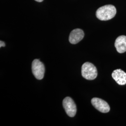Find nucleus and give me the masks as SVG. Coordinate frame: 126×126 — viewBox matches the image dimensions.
<instances>
[{"instance_id":"1","label":"nucleus","mask_w":126,"mask_h":126,"mask_svg":"<svg viewBox=\"0 0 126 126\" xmlns=\"http://www.w3.org/2000/svg\"><path fill=\"white\" fill-rule=\"evenodd\" d=\"M116 14V9L112 5H107L100 7L96 12V17L101 21H108L113 18Z\"/></svg>"},{"instance_id":"2","label":"nucleus","mask_w":126,"mask_h":126,"mask_svg":"<svg viewBox=\"0 0 126 126\" xmlns=\"http://www.w3.org/2000/svg\"><path fill=\"white\" fill-rule=\"evenodd\" d=\"M81 74L83 78L87 80H94L96 78L98 75L97 68L90 62L84 63L81 68Z\"/></svg>"},{"instance_id":"3","label":"nucleus","mask_w":126,"mask_h":126,"mask_svg":"<svg viewBox=\"0 0 126 126\" xmlns=\"http://www.w3.org/2000/svg\"><path fill=\"white\" fill-rule=\"evenodd\" d=\"M32 72L34 76L38 80L42 79L45 75V67L44 63L39 59H34L32 63Z\"/></svg>"},{"instance_id":"4","label":"nucleus","mask_w":126,"mask_h":126,"mask_svg":"<svg viewBox=\"0 0 126 126\" xmlns=\"http://www.w3.org/2000/svg\"><path fill=\"white\" fill-rule=\"evenodd\" d=\"M63 106L65 112L69 117H74L77 112L76 105L73 100L69 97L65 98L63 101Z\"/></svg>"},{"instance_id":"5","label":"nucleus","mask_w":126,"mask_h":126,"mask_svg":"<svg viewBox=\"0 0 126 126\" xmlns=\"http://www.w3.org/2000/svg\"><path fill=\"white\" fill-rule=\"evenodd\" d=\"M91 103L95 108L101 113H108L110 111L109 105L103 99L98 98H94L91 100Z\"/></svg>"},{"instance_id":"6","label":"nucleus","mask_w":126,"mask_h":126,"mask_svg":"<svg viewBox=\"0 0 126 126\" xmlns=\"http://www.w3.org/2000/svg\"><path fill=\"white\" fill-rule=\"evenodd\" d=\"M84 36L85 34L83 30L80 29H74L70 34L69 41L72 44H77L83 39Z\"/></svg>"},{"instance_id":"7","label":"nucleus","mask_w":126,"mask_h":126,"mask_svg":"<svg viewBox=\"0 0 126 126\" xmlns=\"http://www.w3.org/2000/svg\"><path fill=\"white\" fill-rule=\"evenodd\" d=\"M112 76L113 79L120 85L126 84V73L121 69H116L113 71Z\"/></svg>"},{"instance_id":"8","label":"nucleus","mask_w":126,"mask_h":126,"mask_svg":"<svg viewBox=\"0 0 126 126\" xmlns=\"http://www.w3.org/2000/svg\"><path fill=\"white\" fill-rule=\"evenodd\" d=\"M117 51L123 53L126 51V36H121L118 37L114 44Z\"/></svg>"},{"instance_id":"9","label":"nucleus","mask_w":126,"mask_h":126,"mask_svg":"<svg viewBox=\"0 0 126 126\" xmlns=\"http://www.w3.org/2000/svg\"><path fill=\"white\" fill-rule=\"evenodd\" d=\"M5 44L4 42L2 41H0V47H5Z\"/></svg>"},{"instance_id":"10","label":"nucleus","mask_w":126,"mask_h":126,"mask_svg":"<svg viewBox=\"0 0 126 126\" xmlns=\"http://www.w3.org/2000/svg\"><path fill=\"white\" fill-rule=\"evenodd\" d=\"M36 0V1H37V2H42V1H43L44 0Z\"/></svg>"}]
</instances>
